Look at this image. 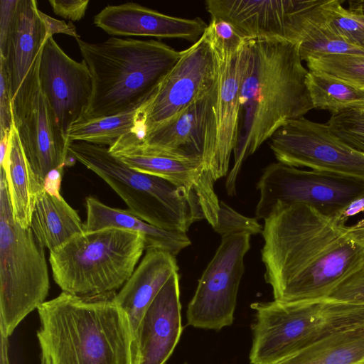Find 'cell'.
I'll list each match as a JSON object with an SVG mask.
<instances>
[{
  "label": "cell",
  "instance_id": "cell-3",
  "mask_svg": "<svg viewBox=\"0 0 364 364\" xmlns=\"http://www.w3.org/2000/svg\"><path fill=\"white\" fill-rule=\"evenodd\" d=\"M115 294L62 291L42 304L36 332L41 364H137L132 328Z\"/></svg>",
  "mask_w": 364,
  "mask_h": 364
},
{
  "label": "cell",
  "instance_id": "cell-42",
  "mask_svg": "<svg viewBox=\"0 0 364 364\" xmlns=\"http://www.w3.org/2000/svg\"><path fill=\"white\" fill-rule=\"evenodd\" d=\"M348 10L364 14V0H349Z\"/></svg>",
  "mask_w": 364,
  "mask_h": 364
},
{
  "label": "cell",
  "instance_id": "cell-15",
  "mask_svg": "<svg viewBox=\"0 0 364 364\" xmlns=\"http://www.w3.org/2000/svg\"><path fill=\"white\" fill-rule=\"evenodd\" d=\"M218 95V84L174 119L140 136L133 133L136 143L149 153L203 164L212 174Z\"/></svg>",
  "mask_w": 364,
  "mask_h": 364
},
{
  "label": "cell",
  "instance_id": "cell-43",
  "mask_svg": "<svg viewBox=\"0 0 364 364\" xmlns=\"http://www.w3.org/2000/svg\"><path fill=\"white\" fill-rule=\"evenodd\" d=\"M183 364H188L186 362L183 363Z\"/></svg>",
  "mask_w": 364,
  "mask_h": 364
},
{
  "label": "cell",
  "instance_id": "cell-31",
  "mask_svg": "<svg viewBox=\"0 0 364 364\" xmlns=\"http://www.w3.org/2000/svg\"><path fill=\"white\" fill-rule=\"evenodd\" d=\"M323 13L326 21L338 33L348 41L363 47L364 14L343 8L339 0H327Z\"/></svg>",
  "mask_w": 364,
  "mask_h": 364
},
{
  "label": "cell",
  "instance_id": "cell-22",
  "mask_svg": "<svg viewBox=\"0 0 364 364\" xmlns=\"http://www.w3.org/2000/svg\"><path fill=\"white\" fill-rule=\"evenodd\" d=\"M175 257L159 249L146 250L138 267L115 294L116 301L129 317L135 342L145 311L170 277L178 272Z\"/></svg>",
  "mask_w": 364,
  "mask_h": 364
},
{
  "label": "cell",
  "instance_id": "cell-16",
  "mask_svg": "<svg viewBox=\"0 0 364 364\" xmlns=\"http://www.w3.org/2000/svg\"><path fill=\"white\" fill-rule=\"evenodd\" d=\"M38 75L41 89L66 136L88 107L92 92L90 72L82 60L72 59L50 37L43 48Z\"/></svg>",
  "mask_w": 364,
  "mask_h": 364
},
{
  "label": "cell",
  "instance_id": "cell-36",
  "mask_svg": "<svg viewBox=\"0 0 364 364\" xmlns=\"http://www.w3.org/2000/svg\"><path fill=\"white\" fill-rule=\"evenodd\" d=\"M13 127V100L7 74L0 64V136L9 135Z\"/></svg>",
  "mask_w": 364,
  "mask_h": 364
},
{
  "label": "cell",
  "instance_id": "cell-19",
  "mask_svg": "<svg viewBox=\"0 0 364 364\" xmlns=\"http://www.w3.org/2000/svg\"><path fill=\"white\" fill-rule=\"evenodd\" d=\"M94 24L114 36H151L196 42L207 24L199 17L185 18L164 14L141 4L109 5L94 17Z\"/></svg>",
  "mask_w": 364,
  "mask_h": 364
},
{
  "label": "cell",
  "instance_id": "cell-6",
  "mask_svg": "<svg viewBox=\"0 0 364 364\" xmlns=\"http://www.w3.org/2000/svg\"><path fill=\"white\" fill-rule=\"evenodd\" d=\"M68 152L111 187L129 211L154 226L187 232L193 223L205 219L194 193L131 168L105 146L69 141Z\"/></svg>",
  "mask_w": 364,
  "mask_h": 364
},
{
  "label": "cell",
  "instance_id": "cell-21",
  "mask_svg": "<svg viewBox=\"0 0 364 364\" xmlns=\"http://www.w3.org/2000/svg\"><path fill=\"white\" fill-rule=\"evenodd\" d=\"M246 45L232 56H217L219 81L216 104V143L211 167L215 181L227 175L230 155L237 140L241 114L240 84Z\"/></svg>",
  "mask_w": 364,
  "mask_h": 364
},
{
  "label": "cell",
  "instance_id": "cell-9",
  "mask_svg": "<svg viewBox=\"0 0 364 364\" xmlns=\"http://www.w3.org/2000/svg\"><path fill=\"white\" fill-rule=\"evenodd\" d=\"M257 188L260 197L255 215L264 220L278 203L305 204L326 215L339 216L352 202L364 197V181L279 161L264 168Z\"/></svg>",
  "mask_w": 364,
  "mask_h": 364
},
{
  "label": "cell",
  "instance_id": "cell-12",
  "mask_svg": "<svg viewBox=\"0 0 364 364\" xmlns=\"http://www.w3.org/2000/svg\"><path fill=\"white\" fill-rule=\"evenodd\" d=\"M250 240V235L246 232L222 237L188 304L186 318L189 326L218 331L233 323Z\"/></svg>",
  "mask_w": 364,
  "mask_h": 364
},
{
  "label": "cell",
  "instance_id": "cell-1",
  "mask_svg": "<svg viewBox=\"0 0 364 364\" xmlns=\"http://www.w3.org/2000/svg\"><path fill=\"white\" fill-rule=\"evenodd\" d=\"M261 258L274 300L326 299L364 267V245L338 216L308 205L277 204L264 220Z\"/></svg>",
  "mask_w": 364,
  "mask_h": 364
},
{
  "label": "cell",
  "instance_id": "cell-40",
  "mask_svg": "<svg viewBox=\"0 0 364 364\" xmlns=\"http://www.w3.org/2000/svg\"><path fill=\"white\" fill-rule=\"evenodd\" d=\"M350 233L364 245V220L350 226Z\"/></svg>",
  "mask_w": 364,
  "mask_h": 364
},
{
  "label": "cell",
  "instance_id": "cell-8",
  "mask_svg": "<svg viewBox=\"0 0 364 364\" xmlns=\"http://www.w3.org/2000/svg\"><path fill=\"white\" fill-rule=\"evenodd\" d=\"M49 286L44 247L31 228L15 221L5 171L0 168V333L11 336L46 301Z\"/></svg>",
  "mask_w": 364,
  "mask_h": 364
},
{
  "label": "cell",
  "instance_id": "cell-7",
  "mask_svg": "<svg viewBox=\"0 0 364 364\" xmlns=\"http://www.w3.org/2000/svg\"><path fill=\"white\" fill-rule=\"evenodd\" d=\"M146 250L143 236L117 228L84 231L49 252L55 282L77 296L114 293L135 270Z\"/></svg>",
  "mask_w": 364,
  "mask_h": 364
},
{
  "label": "cell",
  "instance_id": "cell-10",
  "mask_svg": "<svg viewBox=\"0 0 364 364\" xmlns=\"http://www.w3.org/2000/svg\"><path fill=\"white\" fill-rule=\"evenodd\" d=\"M218 80V59L205 30L196 42L181 51L141 106V136L176 117L216 87Z\"/></svg>",
  "mask_w": 364,
  "mask_h": 364
},
{
  "label": "cell",
  "instance_id": "cell-2",
  "mask_svg": "<svg viewBox=\"0 0 364 364\" xmlns=\"http://www.w3.org/2000/svg\"><path fill=\"white\" fill-rule=\"evenodd\" d=\"M299 45L273 38L249 40L240 84L242 117L227 178L228 195L236 193L242 163L289 121L314 109Z\"/></svg>",
  "mask_w": 364,
  "mask_h": 364
},
{
  "label": "cell",
  "instance_id": "cell-4",
  "mask_svg": "<svg viewBox=\"0 0 364 364\" xmlns=\"http://www.w3.org/2000/svg\"><path fill=\"white\" fill-rule=\"evenodd\" d=\"M92 79V92L83 118L116 115L141 107L181 56L154 40L111 37L102 42L76 39Z\"/></svg>",
  "mask_w": 364,
  "mask_h": 364
},
{
  "label": "cell",
  "instance_id": "cell-44",
  "mask_svg": "<svg viewBox=\"0 0 364 364\" xmlns=\"http://www.w3.org/2000/svg\"><path fill=\"white\" fill-rule=\"evenodd\" d=\"M363 47H364V43H363Z\"/></svg>",
  "mask_w": 364,
  "mask_h": 364
},
{
  "label": "cell",
  "instance_id": "cell-33",
  "mask_svg": "<svg viewBox=\"0 0 364 364\" xmlns=\"http://www.w3.org/2000/svg\"><path fill=\"white\" fill-rule=\"evenodd\" d=\"M341 141L364 153V112L349 110L332 114L326 122Z\"/></svg>",
  "mask_w": 364,
  "mask_h": 364
},
{
  "label": "cell",
  "instance_id": "cell-18",
  "mask_svg": "<svg viewBox=\"0 0 364 364\" xmlns=\"http://www.w3.org/2000/svg\"><path fill=\"white\" fill-rule=\"evenodd\" d=\"M183 331L179 275L174 272L145 311L136 336L137 364H165Z\"/></svg>",
  "mask_w": 364,
  "mask_h": 364
},
{
  "label": "cell",
  "instance_id": "cell-41",
  "mask_svg": "<svg viewBox=\"0 0 364 364\" xmlns=\"http://www.w3.org/2000/svg\"><path fill=\"white\" fill-rule=\"evenodd\" d=\"M7 336L1 333V362L0 364H9L8 349L9 341Z\"/></svg>",
  "mask_w": 364,
  "mask_h": 364
},
{
  "label": "cell",
  "instance_id": "cell-24",
  "mask_svg": "<svg viewBox=\"0 0 364 364\" xmlns=\"http://www.w3.org/2000/svg\"><path fill=\"white\" fill-rule=\"evenodd\" d=\"M30 228L40 244L49 252L60 248L85 231L77 211L60 193L46 188L37 198Z\"/></svg>",
  "mask_w": 364,
  "mask_h": 364
},
{
  "label": "cell",
  "instance_id": "cell-28",
  "mask_svg": "<svg viewBox=\"0 0 364 364\" xmlns=\"http://www.w3.org/2000/svg\"><path fill=\"white\" fill-rule=\"evenodd\" d=\"M141 107L127 112L94 119L82 118L68 129V141L112 146L128 133L141 135Z\"/></svg>",
  "mask_w": 364,
  "mask_h": 364
},
{
  "label": "cell",
  "instance_id": "cell-11",
  "mask_svg": "<svg viewBox=\"0 0 364 364\" xmlns=\"http://www.w3.org/2000/svg\"><path fill=\"white\" fill-rule=\"evenodd\" d=\"M326 0H206L210 17L232 24L249 40L273 38L299 45L323 16Z\"/></svg>",
  "mask_w": 364,
  "mask_h": 364
},
{
  "label": "cell",
  "instance_id": "cell-38",
  "mask_svg": "<svg viewBox=\"0 0 364 364\" xmlns=\"http://www.w3.org/2000/svg\"><path fill=\"white\" fill-rule=\"evenodd\" d=\"M18 0L0 1V55L5 53Z\"/></svg>",
  "mask_w": 364,
  "mask_h": 364
},
{
  "label": "cell",
  "instance_id": "cell-27",
  "mask_svg": "<svg viewBox=\"0 0 364 364\" xmlns=\"http://www.w3.org/2000/svg\"><path fill=\"white\" fill-rule=\"evenodd\" d=\"M306 84L314 109L336 114L344 111L364 112V90L333 75L308 70Z\"/></svg>",
  "mask_w": 364,
  "mask_h": 364
},
{
  "label": "cell",
  "instance_id": "cell-23",
  "mask_svg": "<svg viewBox=\"0 0 364 364\" xmlns=\"http://www.w3.org/2000/svg\"><path fill=\"white\" fill-rule=\"evenodd\" d=\"M85 231L117 228L141 234L146 250L155 248L176 256L191 244L186 232L166 230L141 219L129 210L108 206L93 197L86 199Z\"/></svg>",
  "mask_w": 364,
  "mask_h": 364
},
{
  "label": "cell",
  "instance_id": "cell-34",
  "mask_svg": "<svg viewBox=\"0 0 364 364\" xmlns=\"http://www.w3.org/2000/svg\"><path fill=\"white\" fill-rule=\"evenodd\" d=\"M214 230L221 237L246 232L251 235L262 233L263 228L257 218L246 217L233 210L223 201H220L218 223Z\"/></svg>",
  "mask_w": 364,
  "mask_h": 364
},
{
  "label": "cell",
  "instance_id": "cell-20",
  "mask_svg": "<svg viewBox=\"0 0 364 364\" xmlns=\"http://www.w3.org/2000/svg\"><path fill=\"white\" fill-rule=\"evenodd\" d=\"M35 0H18L5 53L0 64L6 70L12 100L38 69L48 29Z\"/></svg>",
  "mask_w": 364,
  "mask_h": 364
},
{
  "label": "cell",
  "instance_id": "cell-39",
  "mask_svg": "<svg viewBox=\"0 0 364 364\" xmlns=\"http://www.w3.org/2000/svg\"><path fill=\"white\" fill-rule=\"evenodd\" d=\"M41 16L50 37L56 33H64L75 39L80 38L72 22L66 23L65 21L53 18L43 12Z\"/></svg>",
  "mask_w": 364,
  "mask_h": 364
},
{
  "label": "cell",
  "instance_id": "cell-13",
  "mask_svg": "<svg viewBox=\"0 0 364 364\" xmlns=\"http://www.w3.org/2000/svg\"><path fill=\"white\" fill-rule=\"evenodd\" d=\"M269 146L280 163L364 181V153L341 141L326 123L304 117L289 121L272 136Z\"/></svg>",
  "mask_w": 364,
  "mask_h": 364
},
{
  "label": "cell",
  "instance_id": "cell-14",
  "mask_svg": "<svg viewBox=\"0 0 364 364\" xmlns=\"http://www.w3.org/2000/svg\"><path fill=\"white\" fill-rule=\"evenodd\" d=\"M38 72L13 99V117L28 164L45 185L51 173L63 171L69 141L41 89Z\"/></svg>",
  "mask_w": 364,
  "mask_h": 364
},
{
  "label": "cell",
  "instance_id": "cell-37",
  "mask_svg": "<svg viewBox=\"0 0 364 364\" xmlns=\"http://www.w3.org/2000/svg\"><path fill=\"white\" fill-rule=\"evenodd\" d=\"M55 14L70 21H78L84 18L89 0H50Z\"/></svg>",
  "mask_w": 364,
  "mask_h": 364
},
{
  "label": "cell",
  "instance_id": "cell-17",
  "mask_svg": "<svg viewBox=\"0 0 364 364\" xmlns=\"http://www.w3.org/2000/svg\"><path fill=\"white\" fill-rule=\"evenodd\" d=\"M133 133L108 147L110 153L138 171L161 177L194 193L205 219L213 228L216 226L220 202L214 190L215 181L204 165L145 151L136 143Z\"/></svg>",
  "mask_w": 364,
  "mask_h": 364
},
{
  "label": "cell",
  "instance_id": "cell-29",
  "mask_svg": "<svg viewBox=\"0 0 364 364\" xmlns=\"http://www.w3.org/2000/svg\"><path fill=\"white\" fill-rule=\"evenodd\" d=\"M302 60L328 55H364V48L355 45L338 33L323 18L313 26L299 45Z\"/></svg>",
  "mask_w": 364,
  "mask_h": 364
},
{
  "label": "cell",
  "instance_id": "cell-35",
  "mask_svg": "<svg viewBox=\"0 0 364 364\" xmlns=\"http://www.w3.org/2000/svg\"><path fill=\"white\" fill-rule=\"evenodd\" d=\"M326 299L364 304V267L341 282Z\"/></svg>",
  "mask_w": 364,
  "mask_h": 364
},
{
  "label": "cell",
  "instance_id": "cell-5",
  "mask_svg": "<svg viewBox=\"0 0 364 364\" xmlns=\"http://www.w3.org/2000/svg\"><path fill=\"white\" fill-rule=\"evenodd\" d=\"M250 364H274L334 334L364 327V304L328 299L251 304Z\"/></svg>",
  "mask_w": 364,
  "mask_h": 364
},
{
  "label": "cell",
  "instance_id": "cell-30",
  "mask_svg": "<svg viewBox=\"0 0 364 364\" xmlns=\"http://www.w3.org/2000/svg\"><path fill=\"white\" fill-rule=\"evenodd\" d=\"M309 70H320L364 90V55H328L306 60Z\"/></svg>",
  "mask_w": 364,
  "mask_h": 364
},
{
  "label": "cell",
  "instance_id": "cell-26",
  "mask_svg": "<svg viewBox=\"0 0 364 364\" xmlns=\"http://www.w3.org/2000/svg\"><path fill=\"white\" fill-rule=\"evenodd\" d=\"M274 364H364V327L334 334Z\"/></svg>",
  "mask_w": 364,
  "mask_h": 364
},
{
  "label": "cell",
  "instance_id": "cell-32",
  "mask_svg": "<svg viewBox=\"0 0 364 364\" xmlns=\"http://www.w3.org/2000/svg\"><path fill=\"white\" fill-rule=\"evenodd\" d=\"M206 32L219 58L236 54L249 41L232 24L220 18L210 17Z\"/></svg>",
  "mask_w": 364,
  "mask_h": 364
},
{
  "label": "cell",
  "instance_id": "cell-25",
  "mask_svg": "<svg viewBox=\"0 0 364 364\" xmlns=\"http://www.w3.org/2000/svg\"><path fill=\"white\" fill-rule=\"evenodd\" d=\"M0 168L5 171L14 218L19 225L28 228L37 198L45 185L28 164L14 124Z\"/></svg>",
  "mask_w": 364,
  "mask_h": 364
}]
</instances>
